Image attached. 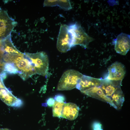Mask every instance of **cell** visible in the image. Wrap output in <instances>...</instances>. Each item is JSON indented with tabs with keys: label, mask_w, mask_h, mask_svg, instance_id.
Wrapping results in <instances>:
<instances>
[{
	"label": "cell",
	"mask_w": 130,
	"mask_h": 130,
	"mask_svg": "<svg viewBox=\"0 0 130 130\" xmlns=\"http://www.w3.org/2000/svg\"><path fill=\"white\" fill-rule=\"evenodd\" d=\"M83 75L73 69L65 72L60 79L57 86L59 91L67 90L76 88Z\"/></svg>",
	"instance_id": "1"
},
{
	"label": "cell",
	"mask_w": 130,
	"mask_h": 130,
	"mask_svg": "<svg viewBox=\"0 0 130 130\" xmlns=\"http://www.w3.org/2000/svg\"><path fill=\"white\" fill-rule=\"evenodd\" d=\"M26 53L31 60L36 74L45 76L48 72L49 65L46 54L43 52L35 53Z\"/></svg>",
	"instance_id": "2"
},
{
	"label": "cell",
	"mask_w": 130,
	"mask_h": 130,
	"mask_svg": "<svg viewBox=\"0 0 130 130\" xmlns=\"http://www.w3.org/2000/svg\"><path fill=\"white\" fill-rule=\"evenodd\" d=\"M73 38L68 26L61 25L57 44V47L59 52L65 53L70 50L73 47Z\"/></svg>",
	"instance_id": "3"
},
{
	"label": "cell",
	"mask_w": 130,
	"mask_h": 130,
	"mask_svg": "<svg viewBox=\"0 0 130 130\" xmlns=\"http://www.w3.org/2000/svg\"><path fill=\"white\" fill-rule=\"evenodd\" d=\"M68 27L73 37V47L79 45L87 48L89 43L94 39L89 36L77 23L68 26Z\"/></svg>",
	"instance_id": "4"
},
{
	"label": "cell",
	"mask_w": 130,
	"mask_h": 130,
	"mask_svg": "<svg viewBox=\"0 0 130 130\" xmlns=\"http://www.w3.org/2000/svg\"><path fill=\"white\" fill-rule=\"evenodd\" d=\"M17 22L10 17L7 12L0 9V39L5 38L10 34Z\"/></svg>",
	"instance_id": "5"
},
{
	"label": "cell",
	"mask_w": 130,
	"mask_h": 130,
	"mask_svg": "<svg viewBox=\"0 0 130 130\" xmlns=\"http://www.w3.org/2000/svg\"><path fill=\"white\" fill-rule=\"evenodd\" d=\"M130 36L126 34L121 33L114 40V49L118 53L125 55L130 48Z\"/></svg>",
	"instance_id": "6"
},
{
	"label": "cell",
	"mask_w": 130,
	"mask_h": 130,
	"mask_svg": "<svg viewBox=\"0 0 130 130\" xmlns=\"http://www.w3.org/2000/svg\"><path fill=\"white\" fill-rule=\"evenodd\" d=\"M108 75L106 78L113 81H122L126 73L125 67L122 63L116 62L108 69Z\"/></svg>",
	"instance_id": "7"
},
{
	"label": "cell",
	"mask_w": 130,
	"mask_h": 130,
	"mask_svg": "<svg viewBox=\"0 0 130 130\" xmlns=\"http://www.w3.org/2000/svg\"><path fill=\"white\" fill-rule=\"evenodd\" d=\"M0 98L8 105L15 107H19L22 105L21 100L14 96L5 86L0 88Z\"/></svg>",
	"instance_id": "8"
},
{
	"label": "cell",
	"mask_w": 130,
	"mask_h": 130,
	"mask_svg": "<svg viewBox=\"0 0 130 130\" xmlns=\"http://www.w3.org/2000/svg\"><path fill=\"white\" fill-rule=\"evenodd\" d=\"M82 92L89 96L108 103L116 109H117L111 99L104 94L100 86L91 87Z\"/></svg>",
	"instance_id": "9"
},
{
	"label": "cell",
	"mask_w": 130,
	"mask_h": 130,
	"mask_svg": "<svg viewBox=\"0 0 130 130\" xmlns=\"http://www.w3.org/2000/svg\"><path fill=\"white\" fill-rule=\"evenodd\" d=\"M122 81H113L106 78L102 79L100 87L105 95L111 98L116 91L121 88Z\"/></svg>",
	"instance_id": "10"
},
{
	"label": "cell",
	"mask_w": 130,
	"mask_h": 130,
	"mask_svg": "<svg viewBox=\"0 0 130 130\" xmlns=\"http://www.w3.org/2000/svg\"><path fill=\"white\" fill-rule=\"evenodd\" d=\"M102 79L83 75L76 87L82 92L90 88L95 86H100Z\"/></svg>",
	"instance_id": "11"
},
{
	"label": "cell",
	"mask_w": 130,
	"mask_h": 130,
	"mask_svg": "<svg viewBox=\"0 0 130 130\" xmlns=\"http://www.w3.org/2000/svg\"><path fill=\"white\" fill-rule=\"evenodd\" d=\"M79 110L76 104L71 103H65L61 117L70 120H74L77 117Z\"/></svg>",
	"instance_id": "12"
},
{
	"label": "cell",
	"mask_w": 130,
	"mask_h": 130,
	"mask_svg": "<svg viewBox=\"0 0 130 130\" xmlns=\"http://www.w3.org/2000/svg\"><path fill=\"white\" fill-rule=\"evenodd\" d=\"M2 42L5 53L18 54L22 53L18 51L13 45L11 41L10 34L3 39Z\"/></svg>",
	"instance_id": "13"
},
{
	"label": "cell",
	"mask_w": 130,
	"mask_h": 130,
	"mask_svg": "<svg viewBox=\"0 0 130 130\" xmlns=\"http://www.w3.org/2000/svg\"><path fill=\"white\" fill-rule=\"evenodd\" d=\"M111 99L117 109L121 108L124 101V98L121 88L116 91L112 95Z\"/></svg>",
	"instance_id": "14"
},
{
	"label": "cell",
	"mask_w": 130,
	"mask_h": 130,
	"mask_svg": "<svg viewBox=\"0 0 130 130\" xmlns=\"http://www.w3.org/2000/svg\"><path fill=\"white\" fill-rule=\"evenodd\" d=\"M65 103L55 101L52 107L53 115L54 117H61L62 113Z\"/></svg>",
	"instance_id": "15"
},
{
	"label": "cell",
	"mask_w": 130,
	"mask_h": 130,
	"mask_svg": "<svg viewBox=\"0 0 130 130\" xmlns=\"http://www.w3.org/2000/svg\"><path fill=\"white\" fill-rule=\"evenodd\" d=\"M3 68V71L9 74H18L19 73L17 68L13 63H4Z\"/></svg>",
	"instance_id": "16"
},
{
	"label": "cell",
	"mask_w": 130,
	"mask_h": 130,
	"mask_svg": "<svg viewBox=\"0 0 130 130\" xmlns=\"http://www.w3.org/2000/svg\"><path fill=\"white\" fill-rule=\"evenodd\" d=\"M57 6L65 10H69L72 8L70 0H58Z\"/></svg>",
	"instance_id": "17"
},
{
	"label": "cell",
	"mask_w": 130,
	"mask_h": 130,
	"mask_svg": "<svg viewBox=\"0 0 130 130\" xmlns=\"http://www.w3.org/2000/svg\"><path fill=\"white\" fill-rule=\"evenodd\" d=\"M58 0H45L44 3V6H57Z\"/></svg>",
	"instance_id": "18"
},
{
	"label": "cell",
	"mask_w": 130,
	"mask_h": 130,
	"mask_svg": "<svg viewBox=\"0 0 130 130\" xmlns=\"http://www.w3.org/2000/svg\"><path fill=\"white\" fill-rule=\"evenodd\" d=\"M54 99L56 101L61 103L64 102L65 100V98L64 96L61 94H58L56 95Z\"/></svg>",
	"instance_id": "19"
},
{
	"label": "cell",
	"mask_w": 130,
	"mask_h": 130,
	"mask_svg": "<svg viewBox=\"0 0 130 130\" xmlns=\"http://www.w3.org/2000/svg\"><path fill=\"white\" fill-rule=\"evenodd\" d=\"M93 130H103L101 124L98 122H94L92 124Z\"/></svg>",
	"instance_id": "20"
},
{
	"label": "cell",
	"mask_w": 130,
	"mask_h": 130,
	"mask_svg": "<svg viewBox=\"0 0 130 130\" xmlns=\"http://www.w3.org/2000/svg\"><path fill=\"white\" fill-rule=\"evenodd\" d=\"M55 101L54 99L52 98H50L48 99L47 101V104L50 107L53 106Z\"/></svg>",
	"instance_id": "21"
},
{
	"label": "cell",
	"mask_w": 130,
	"mask_h": 130,
	"mask_svg": "<svg viewBox=\"0 0 130 130\" xmlns=\"http://www.w3.org/2000/svg\"><path fill=\"white\" fill-rule=\"evenodd\" d=\"M7 77V73L5 71H2L0 73V80L2 81L5 79Z\"/></svg>",
	"instance_id": "22"
},
{
	"label": "cell",
	"mask_w": 130,
	"mask_h": 130,
	"mask_svg": "<svg viewBox=\"0 0 130 130\" xmlns=\"http://www.w3.org/2000/svg\"><path fill=\"white\" fill-rule=\"evenodd\" d=\"M0 130H10L7 128H0Z\"/></svg>",
	"instance_id": "23"
}]
</instances>
